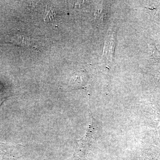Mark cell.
I'll return each mask as SVG.
<instances>
[{
  "mask_svg": "<svg viewBox=\"0 0 160 160\" xmlns=\"http://www.w3.org/2000/svg\"><path fill=\"white\" fill-rule=\"evenodd\" d=\"M55 15L53 6H47L46 9L45 21L49 22L53 21L55 17Z\"/></svg>",
  "mask_w": 160,
  "mask_h": 160,
  "instance_id": "6da1fadb",
  "label": "cell"
}]
</instances>
